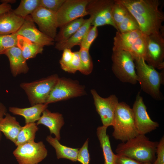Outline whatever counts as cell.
<instances>
[{
  "mask_svg": "<svg viewBox=\"0 0 164 164\" xmlns=\"http://www.w3.org/2000/svg\"><path fill=\"white\" fill-rule=\"evenodd\" d=\"M12 10L11 6L9 4L2 3L0 4V15Z\"/></svg>",
  "mask_w": 164,
  "mask_h": 164,
  "instance_id": "42",
  "label": "cell"
},
{
  "mask_svg": "<svg viewBox=\"0 0 164 164\" xmlns=\"http://www.w3.org/2000/svg\"><path fill=\"white\" fill-rule=\"evenodd\" d=\"M114 0H89L86 10L91 19V26L97 27L110 25L116 29L111 12Z\"/></svg>",
  "mask_w": 164,
  "mask_h": 164,
  "instance_id": "7",
  "label": "cell"
},
{
  "mask_svg": "<svg viewBox=\"0 0 164 164\" xmlns=\"http://www.w3.org/2000/svg\"><path fill=\"white\" fill-rule=\"evenodd\" d=\"M31 15L24 18V22L16 32L17 35L22 36L33 43L43 46L53 45L54 39L47 36L38 29Z\"/></svg>",
  "mask_w": 164,
  "mask_h": 164,
  "instance_id": "15",
  "label": "cell"
},
{
  "mask_svg": "<svg viewBox=\"0 0 164 164\" xmlns=\"http://www.w3.org/2000/svg\"><path fill=\"white\" fill-rule=\"evenodd\" d=\"M144 34L139 29L123 32L117 31L114 38L113 51L120 50L127 51L131 45Z\"/></svg>",
  "mask_w": 164,
  "mask_h": 164,
  "instance_id": "19",
  "label": "cell"
},
{
  "mask_svg": "<svg viewBox=\"0 0 164 164\" xmlns=\"http://www.w3.org/2000/svg\"><path fill=\"white\" fill-rule=\"evenodd\" d=\"M37 125L42 124L47 127L50 133L53 134L55 138L60 141V131L64 122L63 115L58 112H51L46 109L42 113L39 119L36 123Z\"/></svg>",
  "mask_w": 164,
  "mask_h": 164,
  "instance_id": "16",
  "label": "cell"
},
{
  "mask_svg": "<svg viewBox=\"0 0 164 164\" xmlns=\"http://www.w3.org/2000/svg\"><path fill=\"white\" fill-rule=\"evenodd\" d=\"M22 127L16 118L7 113L0 121V131L14 144Z\"/></svg>",
  "mask_w": 164,
  "mask_h": 164,
  "instance_id": "21",
  "label": "cell"
},
{
  "mask_svg": "<svg viewBox=\"0 0 164 164\" xmlns=\"http://www.w3.org/2000/svg\"><path fill=\"white\" fill-rule=\"evenodd\" d=\"M39 30L54 39L57 35V24L56 13L41 7L38 8L31 15Z\"/></svg>",
  "mask_w": 164,
  "mask_h": 164,
  "instance_id": "14",
  "label": "cell"
},
{
  "mask_svg": "<svg viewBox=\"0 0 164 164\" xmlns=\"http://www.w3.org/2000/svg\"><path fill=\"white\" fill-rule=\"evenodd\" d=\"M81 17L70 22L60 27V29L54 39L56 43L65 40L75 33L85 21Z\"/></svg>",
  "mask_w": 164,
  "mask_h": 164,
  "instance_id": "26",
  "label": "cell"
},
{
  "mask_svg": "<svg viewBox=\"0 0 164 164\" xmlns=\"http://www.w3.org/2000/svg\"><path fill=\"white\" fill-rule=\"evenodd\" d=\"M89 1L66 0L56 13L58 27L88 15L86 8Z\"/></svg>",
  "mask_w": 164,
  "mask_h": 164,
  "instance_id": "11",
  "label": "cell"
},
{
  "mask_svg": "<svg viewBox=\"0 0 164 164\" xmlns=\"http://www.w3.org/2000/svg\"><path fill=\"white\" fill-rule=\"evenodd\" d=\"M117 28V31L120 32L140 30L138 22L131 14L118 25Z\"/></svg>",
  "mask_w": 164,
  "mask_h": 164,
  "instance_id": "34",
  "label": "cell"
},
{
  "mask_svg": "<svg viewBox=\"0 0 164 164\" xmlns=\"http://www.w3.org/2000/svg\"><path fill=\"white\" fill-rule=\"evenodd\" d=\"M125 7L148 19L160 30L164 20V15L159 9L158 0H116Z\"/></svg>",
  "mask_w": 164,
  "mask_h": 164,
  "instance_id": "6",
  "label": "cell"
},
{
  "mask_svg": "<svg viewBox=\"0 0 164 164\" xmlns=\"http://www.w3.org/2000/svg\"><path fill=\"white\" fill-rule=\"evenodd\" d=\"M0 2L2 3L9 4V3H14L16 2V1L15 0H2L0 1Z\"/></svg>",
  "mask_w": 164,
  "mask_h": 164,
  "instance_id": "43",
  "label": "cell"
},
{
  "mask_svg": "<svg viewBox=\"0 0 164 164\" xmlns=\"http://www.w3.org/2000/svg\"><path fill=\"white\" fill-rule=\"evenodd\" d=\"M112 126V136L122 142L139 134L135 126L132 109L124 102H119L117 105Z\"/></svg>",
  "mask_w": 164,
  "mask_h": 164,
  "instance_id": "3",
  "label": "cell"
},
{
  "mask_svg": "<svg viewBox=\"0 0 164 164\" xmlns=\"http://www.w3.org/2000/svg\"><path fill=\"white\" fill-rule=\"evenodd\" d=\"M85 94L84 87L77 82L59 78L45 104L48 105L52 103L81 96Z\"/></svg>",
  "mask_w": 164,
  "mask_h": 164,
  "instance_id": "9",
  "label": "cell"
},
{
  "mask_svg": "<svg viewBox=\"0 0 164 164\" xmlns=\"http://www.w3.org/2000/svg\"><path fill=\"white\" fill-rule=\"evenodd\" d=\"M91 92L103 125L107 127L112 126L115 111L119 103L118 97L115 95L112 94L107 98H103L94 89H91Z\"/></svg>",
  "mask_w": 164,
  "mask_h": 164,
  "instance_id": "12",
  "label": "cell"
},
{
  "mask_svg": "<svg viewBox=\"0 0 164 164\" xmlns=\"http://www.w3.org/2000/svg\"><path fill=\"white\" fill-rule=\"evenodd\" d=\"M46 141L55 149L58 159H66L73 162L77 161L79 149L73 148L63 145L59 141L51 135L46 138Z\"/></svg>",
  "mask_w": 164,
  "mask_h": 164,
  "instance_id": "24",
  "label": "cell"
},
{
  "mask_svg": "<svg viewBox=\"0 0 164 164\" xmlns=\"http://www.w3.org/2000/svg\"><path fill=\"white\" fill-rule=\"evenodd\" d=\"M137 81L142 90L157 101L163 99L160 91L164 82V72H159L143 58L135 60Z\"/></svg>",
  "mask_w": 164,
  "mask_h": 164,
  "instance_id": "2",
  "label": "cell"
},
{
  "mask_svg": "<svg viewBox=\"0 0 164 164\" xmlns=\"http://www.w3.org/2000/svg\"><path fill=\"white\" fill-rule=\"evenodd\" d=\"M98 34L97 27L91 26L84 36L80 46V47L89 50L91 44L97 37Z\"/></svg>",
  "mask_w": 164,
  "mask_h": 164,
  "instance_id": "33",
  "label": "cell"
},
{
  "mask_svg": "<svg viewBox=\"0 0 164 164\" xmlns=\"http://www.w3.org/2000/svg\"><path fill=\"white\" fill-rule=\"evenodd\" d=\"M73 53V60L65 71L74 73L77 71H79L80 62L79 51L74 52Z\"/></svg>",
  "mask_w": 164,
  "mask_h": 164,
  "instance_id": "38",
  "label": "cell"
},
{
  "mask_svg": "<svg viewBox=\"0 0 164 164\" xmlns=\"http://www.w3.org/2000/svg\"><path fill=\"white\" fill-rule=\"evenodd\" d=\"M7 113V109L6 106L0 101V121ZM2 138V132L0 131V142Z\"/></svg>",
  "mask_w": 164,
  "mask_h": 164,
  "instance_id": "41",
  "label": "cell"
},
{
  "mask_svg": "<svg viewBox=\"0 0 164 164\" xmlns=\"http://www.w3.org/2000/svg\"><path fill=\"white\" fill-rule=\"evenodd\" d=\"M115 164H144V163L125 156L116 154Z\"/></svg>",
  "mask_w": 164,
  "mask_h": 164,
  "instance_id": "40",
  "label": "cell"
},
{
  "mask_svg": "<svg viewBox=\"0 0 164 164\" xmlns=\"http://www.w3.org/2000/svg\"><path fill=\"white\" fill-rule=\"evenodd\" d=\"M157 158L152 164H164V137L159 142L156 150Z\"/></svg>",
  "mask_w": 164,
  "mask_h": 164,
  "instance_id": "39",
  "label": "cell"
},
{
  "mask_svg": "<svg viewBox=\"0 0 164 164\" xmlns=\"http://www.w3.org/2000/svg\"><path fill=\"white\" fill-rule=\"evenodd\" d=\"M147 35L144 34L137 39L128 50L135 60L144 59L145 60Z\"/></svg>",
  "mask_w": 164,
  "mask_h": 164,
  "instance_id": "28",
  "label": "cell"
},
{
  "mask_svg": "<svg viewBox=\"0 0 164 164\" xmlns=\"http://www.w3.org/2000/svg\"><path fill=\"white\" fill-rule=\"evenodd\" d=\"M164 38L163 32L147 36L145 61L155 68L164 67Z\"/></svg>",
  "mask_w": 164,
  "mask_h": 164,
  "instance_id": "10",
  "label": "cell"
},
{
  "mask_svg": "<svg viewBox=\"0 0 164 164\" xmlns=\"http://www.w3.org/2000/svg\"><path fill=\"white\" fill-rule=\"evenodd\" d=\"M39 128L35 122L25 124L22 126L17 136L15 145L16 146L34 141L36 132Z\"/></svg>",
  "mask_w": 164,
  "mask_h": 164,
  "instance_id": "27",
  "label": "cell"
},
{
  "mask_svg": "<svg viewBox=\"0 0 164 164\" xmlns=\"http://www.w3.org/2000/svg\"><path fill=\"white\" fill-rule=\"evenodd\" d=\"M47 107L48 105L46 104H38L30 107L24 108L10 107L9 110L13 114L19 115L23 117L26 124L38 121L40 118L41 114Z\"/></svg>",
  "mask_w": 164,
  "mask_h": 164,
  "instance_id": "20",
  "label": "cell"
},
{
  "mask_svg": "<svg viewBox=\"0 0 164 164\" xmlns=\"http://www.w3.org/2000/svg\"><path fill=\"white\" fill-rule=\"evenodd\" d=\"M89 50L80 47L79 51L80 62V69L79 71L86 75L91 73L93 69V62Z\"/></svg>",
  "mask_w": 164,
  "mask_h": 164,
  "instance_id": "31",
  "label": "cell"
},
{
  "mask_svg": "<svg viewBox=\"0 0 164 164\" xmlns=\"http://www.w3.org/2000/svg\"><path fill=\"white\" fill-rule=\"evenodd\" d=\"M73 52L71 49H66L63 50L62 57L59 62L62 69L65 71L72 61L73 56Z\"/></svg>",
  "mask_w": 164,
  "mask_h": 164,
  "instance_id": "37",
  "label": "cell"
},
{
  "mask_svg": "<svg viewBox=\"0 0 164 164\" xmlns=\"http://www.w3.org/2000/svg\"><path fill=\"white\" fill-rule=\"evenodd\" d=\"M91 26V19L89 17L85 21L79 29L67 39L55 43V47L59 50L71 49L76 45H80L86 32Z\"/></svg>",
  "mask_w": 164,
  "mask_h": 164,
  "instance_id": "23",
  "label": "cell"
},
{
  "mask_svg": "<svg viewBox=\"0 0 164 164\" xmlns=\"http://www.w3.org/2000/svg\"><path fill=\"white\" fill-rule=\"evenodd\" d=\"M111 60L112 71L121 81L132 84H137L135 60L130 53L122 50L113 51Z\"/></svg>",
  "mask_w": 164,
  "mask_h": 164,
  "instance_id": "4",
  "label": "cell"
},
{
  "mask_svg": "<svg viewBox=\"0 0 164 164\" xmlns=\"http://www.w3.org/2000/svg\"><path fill=\"white\" fill-rule=\"evenodd\" d=\"M24 19L16 15L12 10L0 15V35L16 33L22 25Z\"/></svg>",
  "mask_w": 164,
  "mask_h": 164,
  "instance_id": "18",
  "label": "cell"
},
{
  "mask_svg": "<svg viewBox=\"0 0 164 164\" xmlns=\"http://www.w3.org/2000/svg\"><path fill=\"white\" fill-rule=\"evenodd\" d=\"M8 58L11 73L14 77L21 73H26L29 70L26 60L21 51L17 46L12 47L3 53Z\"/></svg>",
  "mask_w": 164,
  "mask_h": 164,
  "instance_id": "17",
  "label": "cell"
},
{
  "mask_svg": "<svg viewBox=\"0 0 164 164\" xmlns=\"http://www.w3.org/2000/svg\"><path fill=\"white\" fill-rule=\"evenodd\" d=\"M111 12L113 22L116 27L122 22L131 13L128 9L124 5L114 0Z\"/></svg>",
  "mask_w": 164,
  "mask_h": 164,
  "instance_id": "30",
  "label": "cell"
},
{
  "mask_svg": "<svg viewBox=\"0 0 164 164\" xmlns=\"http://www.w3.org/2000/svg\"><path fill=\"white\" fill-rule=\"evenodd\" d=\"M107 128L103 125L98 127L97 129V135L103 152L104 164H116V155L112 150L109 138L107 134Z\"/></svg>",
  "mask_w": 164,
  "mask_h": 164,
  "instance_id": "22",
  "label": "cell"
},
{
  "mask_svg": "<svg viewBox=\"0 0 164 164\" xmlns=\"http://www.w3.org/2000/svg\"><path fill=\"white\" fill-rule=\"evenodd\" d=\"M144 164H152L150 162H145V163H144Z\"/></svg>",
  "mask_w": 164,
  "mask_h": 164,
  "instance_id": "44",
  "label": "cell"
},
{
  "mask_svg": "<svg viewBox=\"0 0 164 164\" xmlns=\"http://www.w3.org/2000/svg\"><path fill=\"white\" fill-rule=\"evenodd\" d=\"M135 127L139 134L145 135L156 129L159 124L149 116L142 97L138 92L132 108Z\"/></svg>",
  "mask_w": 164,
  "mask_h": 164,
  "instance_id": "13",
  "label": "cell"
},
{
  "mask_svg": "<svg viewBox=\"0 0 164 164\" xmlns=\"http://www.w3.org/2000/svg\"><path fill=\"white\" fill-rule=\"evenodd\" d=\"M17 36L16 33L6 35H0V55L7 50L17 46Z\"/></svg>",
  "mask_w": 164,
  "mask_h": 164,
  "instance_id": "32",
  "label": "cell"
},
{
  "mask_svg": "<svg viewBox=\"0 0 164 164\" xmlns=\"http://www.w3.org/2000/svg\"><path fill=\"white\" fill-rule=\"evenodd\" d=\"M13 154L19 164H38L47 156L48 151L42 141L17 146Z\"/></svg>",
  "mask_w": 164,
  "mask_h": 164,
  "instance_id": "8",
  "label": "cell"
},
{
  "mask_svg": "<svg viewBox=\"0 0 164 164\" xmlns=\"http://www.w3.org/2000/svg\"><path fill=\"white\" fill-rule=\"evenodd\" d=\"M66 0H40L39 7L56 13Z\"/></svg>",
  "mask_w": 164,
  "mask_h": 164,
  "instance_id": "35",
  "label": "cell"
},
{
  "mask_svg": "<svg viewBox=\"0 0 164 164\" xmlns=\"http://www.w3.org/2000/svg\"><path fill=\"white\" fill-rule=\"evenodd\" d=\"M57 74L30 82H23L20 87L26 94L31 105L45 104L59 78Z\"/></svg>",
  "mask_w": 164,
  "mask_h": 164,
  "instance_id": "5",
  "label": "cell"
},
{
  "mask_svg": "<svg viewBox=\"0 0 164 164\" xmlns=\"http://www.w3.org/2000/svg\"><path fill=\"white\" fill-rule=\"evenodd\" d=\"M88 138L86 141L82 146L79 149L77 161L82 164H89L90 156L88 150Z\"/></svg>",
  "mask_w": 164,
  "mask_h": 164,
  "instance_id": "36",
  "label": "cell"
},
{
  "mask_svg": "<svg viewBox=\"0 0 164 164\" xmlns=\"http://www.w3.org/2000/svg\"><path fill=\"white\" fill-rule=\"evenodd\" d=\"M158 142L150 140L145 135L139 134L119 144L115 152L117 155L125 156L144 163L152 164L155 159Z\"/></svg>",
  "mask_w": 164,
  "mask_h": 164,
  "instance_id": "1",
  "label": "cell"
},
{
  "mask_svg": "<svg viewBox=\"0 0 164 164\" xmlns=\"http://www.w3.org/2000/svg\"><path fill=\"white\" fill-rule=\"evenodd\" d=\"M17 46L21 50L26 60L35 57L38 54L42 53L44 47L19 35L17 36Z\"/></svg>",
  "mask_w": 164,
  "mask_h": 164,
  "instance_id": "25",
  "label": "cell"
},
{
  "mask_svg": "<svg viewBox=\"0 0 164 164\" xmlns=\"http://www.w3.org/2000/svg\"><path fill=\"white\" fill-rule=\"evenodd\" d=\"M40 5V0H21L19 6L13 10L17 15L24 19L31 15Z\"/></svg>",
  "mask_w": 164,
  "mask_h": 164,
  "instance_id": "29",
  "label": "cell"
}]
</instances>
